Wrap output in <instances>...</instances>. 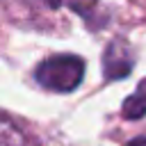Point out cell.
<instances>
[{
  "label": "cell",
  "mask_w": 146,
  "mask_h": 146,
  "mask_svg": "<svg viewBox=\"0 0 146 146\" xmlns=\"http://www.w3.org/2000/svg\"><path fill=\"white\" fill-rule=\"evenodd\" d=\"M132 96H135V98H137V100H139V103L146 107V78L139 82V87H137V91H135Z\"/></svg>",
  "instance_id": "5b68a950"
},
{
  "label": "cell",
  "mask_w": 146,
  "mask_h": 146,
  "mask_svg": "<svg viewBox=\"0 0 146 146\" xmlns=\"http://www.w3.org/2000/svg\"><path fill=\"white\" fill-rule=\"evenodd\" d=\"M41 2H43L48 9H57V7L62 5V0H41Z\"/></svg>",
  "instance_id": "8992f818"
},
{
  "label": "cell",
  "mask_w": 146,
  "mask_h": 146,
  "mask_svg": "<svg viewBox=\"0 0 146 146\" xmlns=\"http://www.w3.org/2000/svg\"><path fill=\"white\" fill-rule=\"evenodd\" d=\"M121 114H123L125 119H130V121H137V119H141V116L146 114V107H144L135 96H128L125 103H123V107H121Z\"/></svg>",
  "instance_id": "277c9868"
},
{
  "label": "cell",
  "mask_w": 146,
  "mask_h": 146,
  "mask_svg": "<svg viewBox=\"0 0 146 146\" xmlns=\"http://www.w3.org/2000/svg\"><path fill=\"white\" fill-rule=\"evenodd\" d=\"M132 64H135V59H132L128 46L121 39H114L103 52V75H105V80L125 78L132 71Z\"/></svg>",
  "instance_id": "7a4b0ae2"
},
{
  "label": "cell",
  "mask_w": 146,
  "mask_h": 146,
  "mask_svg": "<svg viewBox=\"0 0 146 146\" xmlns=\"http://www.w3.org/2000/svg\"><path fill=\"white\" fill-rule=\"evenodd\" d=\"M128 146H146V137H137V139L128 141Z\"/></svg>",
  "instance_id": "52a82bcc"
},
{
  "label": "cell",
  "mask_w": 146,
  "mask_h": 146,
  "mask_svg": "<svg viewBox=\"0 0 146 146\" xmlns=\"http://www.w3.org/2000/svg\"><path fill=\"white\" fill-rule=\"evenodd\" d=\"M34 78L43 89H50L57 94H68V91L78 89L84 78V59L78 55L48 57L36 66Z\"/></svg>",
  "instance_id": "6da1fadb"
},
{
  "label": "cell",
  "mask_w": 146,
  "mask_h": 146,
  "mask_svg": "<svg viewBox=\"0 0 146 146\" xmlns=\"http://www.w3.org/2000/svg\"><path fill=\"white\" fill-rule=\"evenodd\" d=\"M0 146H27L25 135L7 114H0Z\"/></svg>",
  "instance_id": "3957f363"
}]
</instances>
